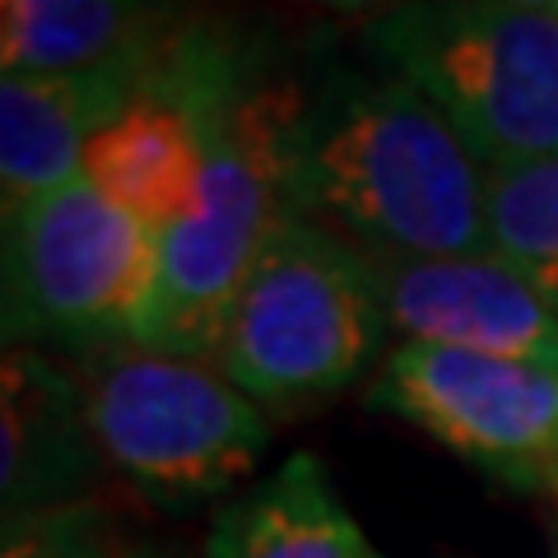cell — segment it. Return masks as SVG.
Masks as SVG:
<instances>
[{"mask_svg": "<svg viewBox=\"0 0 558 558\" xmlns=\"http://www.w3.org/2000/svg\"><path fill=\"white\" fill-rule=\"evenodd\" d=\"M293 215L368 260L488 252V168L405 80H344L293 126Z\"/></svg>", "mask_w": 558, "mask_h": 558, "instance_id": "1", "label": "cell"}, {"mask_svg": "<svg viewBox=\"0 0 558 558\" xmlns=\"http://www.w3.org/2000/svg\"><path fill=\"white\" fill-rule=\"evenodd\" d=\"M303 102L275 89H238L215 117L201 196L159 238V275L131 344L209 359L223 317L293 215V126Z\"/></svg>", "mask_w": 558, "mask_h": 558, "instance_id": "2", "label": "cell"}, {"mask_svg": "<svg viewBox=\"0 0 558 558\" xmlns=\"http://www.w3.org/2000/svg\"><path fill=\"white\" fill-rule=\"evenodd\" d=\"M368 43L488 172L558 159L554 0L391 5L368 24Z\"/></svg>", "mask_w": 558, "mask_h": 558, "instance_id": "3", "label": "cell"}, {"mask_svg": "<svg viewBox=\"0 0 558 558\" xmlns=\"http://www.w3.org/2000/svg\"><path fill=\"white\" fill-rule=\"evenodd\" d=\"M387 326L373 260L289 215L238 289L209 363L256 405H312L368 368Z\"/></svg>", "mask_w": 558, "mask_h": 558, "instance_id": "4", "label": "cell"}, {"mask_svg": "<svg viewBox=\"0 0 558 558\" xmlns=\"http://www.w3.org/2000/svg\"><path fill=\"white\" fill-rule=\"evenodd\" d=\"M84 424L102 461L159 498H209L260 461L270 424L215 363L117 349L89 363Z\"/></svg>", "mask_w": 558, "mask_h": 558, "instance_id": "5", "label": "cell"}, {"mask_svg": "<svg viewBox=\"0 0 558 558\" xmlns=\"http://www.w3.org/2000/svg\"><path fill=\"white\" fill-rule=\"evenodd\" d=\"M159 275V233L75 178L5 223V330L51 340L135 336Z\"/></svg>", "mask_w": 558, "mask_h": 558, "instance_id": "6", "label": "cell"}, {"mask_svg": "<svg viewBox=\"0 0 558 558\" xmlns=\"http://www.w3.org/2000/svg\"><path fill=\"white\" fill-rule=\"evenodd\" d=\"M368 400L508 484H558V368L405 340Z\"/></svg>", "mask_w": 558, "mask_h": 558, "instance_id": "7", "label": "cell"}, {"mask_svg": "<svg viewBox=\"0 0 558 558\" xmlns=\"http://www.w3.org/2000/svg\"><path fill=\"white\" fill-rule=\"evenodd\" d=\"M373 270L405 340L558 368V312L498 252L373 260Z\"/></svg>", "mask_w": 558, "mask_h": 558, "instance_id": "8", "label": "cell"}, {"mask_svg": "<svg viewBox=\"0 0 558 558\" xmlns=\"http://www.w3.org/2000/svg\"><path fill=\"white\" fill-rule=\"evenodd\" d=\"M154 65L0 80V205L5 223L80 178L84 149L140 94Z\"/></svg>", "mask_w": 558, "mask_h": 558, "instance_id": "9", "label": "cell"}, {"mask_svg": "<svg viewBox=\"0 0 558 558\" xmlns=\"http://www.w3.org/2000/svg\"><path fill=\"white\" fill-rule=\"evenodd\" d=\"M168 20L121 0H5L0 5V65L5 75H80L108 65H154L163 57Z\"/></svg>", "mask_w": 558, "mask_h": 558, "instance_id": "10", "label": "cell"}, {"mask_svg": "<svg viewBox=\"0 0 558 558\" xmlns=\"http://www.w3.org/2000/svg\"><path fill=\"white\" fill-rule=\"evenodd\" d=\"M209 558H377L317 457H289L215 521Z\"/></svg>", "mask_w": 558, "mask_h": 558, "instance_id": "11", "label": "cell"}, {"mask_svg": "<svg viewBox=\"0 0 558 558\" xmlns=\"http://www.w3.org/2000/svg\"><path fill=\"white\" fill-rule=\"evenodd\" d=\"M84 391L43 363L38 354L5 359V508H28L51 498L80 475ZM94 442V438H89Z\"/></svg>", "mask_w": 558, "mask_h": 558, "instance_id": "12", "label": "cell"}, {"mask_svg": "<svg viewBox=\"0 0 558 558\" xmlns=\"http://www.w3.org/2000/svg\"><path fill=\"white\" fill-rule=\"evenodd\" d=\"M488 252L558 312V159L488 172Z\"/></svg>", "mask_w": 558, "mask_h": 558, "instance_id": "13", "label": "cell"}, {"mask_svg": "<svg viewBox=\"0 0 558 558\" xmlns=\"http://www.w3.org/2000/svg\"><path fill=\"white\" fill-rule=\"evenodd\" d=\"M554 10H558V0H554Z\"/></svg>", "mask_w": 558, "mask_h": 558, "instance_id": "14", "label": "cell"}, {"mask_svg": "<svg viewBox=\"0 0 558 558\" xmlns=\"http://www.w3.org/2000/svg\"><path fill=\"white\" fill-rule=\"evenodd\" d=\"M554 494H558V484H554Z\"/></svg>", "mask_w": 558, "mask_h": 558, "instance_id": "15", "label": "cell"}]
</instances>
